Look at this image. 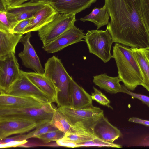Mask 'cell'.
Wrapping results in <instances>:
<instances>
[{"instance_id": "6da1fadb", "label": "cell", "mask_w": 149, "mask_h": 149, "mask_svg": "<svg viewBox=\"0 0 149 149\" xmlns=\"http://www.w3.org/2000/svg\"><path fill=\"white\" fill-rule=\"evenodd\" d=\"M111 20L106 30L113 42L131 48L149 45V33L143 21L141 0H104Z\"/></svg>"}, {"instance_id": "7a4b0ae2", "label": "cell", "mask_w": 149, "mask_h": 149, "mask_svg": "<svg viewBox=\"0 0 149 149\" xmlns=\"http://www.w3.org/2000/svg\"><path fill=\"white\" fill-rule=\"evenodd\" d=\"M112 58L115 61L118 76L128 89L134 91L141 85L142 75L131 48L116 43L113 47Z\"/></svg>"}, {"instance_id": "3957f363", "label": "cell", "mask_w": 149, "mask_h": 149, "mask_svg": "<svg viewBox=\"0 0 149 149\" xmlns=\"http://www.w3.org/2000/svg\"><path fill=\"white\" fill-rule=\"evenodd\" d=\"M44 75L54 84L57 91L58 108L70 106V76L61 59L55 56L49 58L45 64Z\"/></svg>"}, {"instance_id": "277c9868", "label": "cell", "mask_w": 149, "mask_h": 149, "mask_svg": "<svg viewBox=\"0 0 149 149\" xmlns=\"http://www.w3.org/2000/svg\"><path fill=\"white\" fill-rule=\"evenodd\" d=\"M56 109L51 103L40 107H0V120L17 119L26 120L35 123L37 127L51 121Z\"/></svg>"}, {"instance_id": "5b68a950", "label": "cell", "mask_w": 149, "mask_h": 149, "mask_svg": "<svg viewBox=\"0 0 149 149\" xmlns=\"http://www.w3.org/2000/svg\"><path fill=\"white\" fill-rule=\"evenodd\" d=\"M84 39L89 53L96 55L105 63L112 58L111 51L113 42L108 30H88Z\"/></svg>"}, {"instance_id": "8992f818", "label": "cell", "mask_w": 149, "mask_h": 149, "mask_svg": "<svg viewBox=\"0 0 149 149\" xmlns=\"http://www.w3.org/2000/svg\"><path fill=\"white\" fill-rule=\"evenodd\" d=\"M75 15L58 13L51 21L40 29L38 35L43 45L53 41L74 25Z\"/></svg>"}, {"instance_id": "52a82bcc", "label": "cell", "mask_w": 149, "mask_h": 149, "mask_svg": "<svg viewBox=\"0 0 149 149\" xmlns=\"http://www.w3.org/2000/svg\"><path fill=\"white\" fill-rule=\"evenodd\" d=\"M57 109L72 125H74L78 122H81L88 129L99 118L104 115L102 110L93 105L77 109L68 106Z\"/></svg>"}, {"instance_id": "ba28073f", "label": "cell", "mask_w": 149, "mask_h": 149, "mask_svg": "<svg viewBox=\"0 0 149 149\" xmlns=\"http://www.w3.org/2000/svg\"><path fill=\"white\" fill-rule=\"evenodd\" d=\"M0 92L14 96L32 97L50 102L47 95L33 84L21 70L18 78L8 89L5 92Z\"/></svg>"}, {"instance_id": "9c48e42d", "label": "cell", "mask_w": 149, "mask_h": 149, "mask_svg": "<svg viewBox=\"0 0 149 149\" xmlns=\"http://www.w3.org/2000/svg\"><path fill=\"white\" fill-rule=\"evenodd\" d=\"M14 53L0 57V91H7L20 72L19 64Z\"/></svg>"}, {"instance_id": "30bf717a", "label": "cell", "mask_w": 149, "mask_h": 149, "mask_svg": "<svg viewBox=\"0 0 149 149\" xmlns=\"http://www.w3.org/2000/svg\"><path fill=\"white\" fill-rule=\"evenodd\" d=\"M85 35L83 30L74 24L53 41L43 45L42 48L49 53L56 52L70 45L83 41Z\"/></svg>"}, {"instance_id": "8fae6325", "label": "cell", "mask_w": 149, "mask_h": 149, "mask_svg": "<svg viewBox=\"0 0 149 149\" xmlns=\"http://www.w3.org/2000/svg\"><path fill=\"white\" fill-rule=\"evenodd\" d=\"M31 32L25 34L20 42L24 45L23 50L18 54V56L22 61V65L35 72L43 74L45 69L42 66L40 59L33 47L30 43Z\"/></svg>"}, {"instance_id": "7c38bea8", "label": "cell", "mask_w": 149, "mask_h": 149, "mask_svg": "<svg viewBox=\"0 0 149 149\" xmlns=\"http://www.w3.org/2000/svg\"><path fill=\"white\" fill-rule=\"evenodd\" d=\"M47 3L30 1L17 6L8 8L7 15L13 29L19 21L32 18Z\"/></svg>"}, {"instance_id": "4fadbf2b", "label": "cell", "mask_w": 149, "mask_h": 149, "mask_svg": "<svg viewBox=\"0 0 149 149\" xmlns=\"http://www.w3.org/2000/svg\"><path fill=\"white\" fill-rule=\"evenodd\" d=\"M34 122L23 119L0 120V140L15 134H22L36 128Z\"/></svg>"}, {"instance_id": "5bb4252c", "label": "cell", "mask_w": 149, "mask_h": 149, "mask_svg": "<svg viewBox=\"0 0 149 149\" xmlns=\"http://www.w3.org/2000/svg\"><path fill=\"white\" fill-rule=\"evenodd\" d=\"M89 130L95 136L111 143H113L122 136L120 130L112 125L104 115L94 123Z\"/></svg>"}, {"instance_id": "9a60e30c", "label": "cell", "mask_w": 149, "mask_h": 149, "mask_svg": "<svg viewBox=\"0 0 149 149\" xmlns=\"http://www.w3.org/2000/svg\"><path fill=\"white\" fill-rule=\"evenodd\" d=\"M51 103L30 97L14 96L0 92V107H40Z\"/></svg>"}, {"instance_id": "2e32d148", "label": "cell", "mask_w": 149, "mask_h": 149, "mask_svg": "<svg viewBox=\"0 0 149 149\" xmlns=\"http://www.w3.org/2000/svg\"><path fill=\"white\" fill-rule=\"evenodd\" d=\"M96 0H48L58 13L76 15L89 7Z\"/></svg>"}, {"instance_id": "e0dca14e", "label": "cell", "mask_w": 149, "mask_h": 149, "mask_svg": "<svg viewBox=\"0 0 149 149\" xmlns=\"http://www.w3.org/2000/svg\"><path fill=\"white\" fill-rule=\"evenodd\" d=\"M58 13L53 7L47 3L34 15L30 23L25 28L23 34L38 31L51 21Z\"/></svg>"}, {"instance_id": "ac0fdd59", "label": "cell", "mask_w": 149, "mask_h": 149, "mask_svg": "<svg viewBox=\"0 0 149 149\" xmlns=\"http://www.w3.org/2000/svg\"><path fill=\"white\" fill-rule=\"evenodd\" d=\"M22 71L33 84L47 95L50 102L56 103L57 94L56 88L53 83L44 74Z\"/></svg>"}, {"instance_id": "d6986e66", "label": "cell", "mask_w": 149, "mask_h": 149, "mask_svg": "<svg viewBox=\"0 0 149 149\" xmlns=\"http://www.w3.org/2000/svg\"><path fill=\"white\" fill-rule=\"evenodd\" d=\"M70 107L74 109H81L93 106L91 95L79 86L72 77L70 83Z\"/></svg>"}, {"instance_id": "ffe728a7", "label": "cell", "mask_w": 149, "mask_h": 149, "mask_svg": "<svg viewBox=\"0 0 149 149\" xmlns=\"http://www.w3.org/2000/svg\"><path fill=\"white\" fill-rule=\"evenodd\" d=\"M142 75L141 85L149 92V45L141 48H131Z\"/></svg>"}, {"instance_id": "44dd1931", "label": "cell", "mask_w": 149, "mask_h": 149, "mask_svg": "<svg viewBox=\"0 0 149 149\" xmlns=\"http://www.w3.org/2000/svg\"><path fill=\"white\" fill-rule=\"evenodd\" d=\"M23 35L0 29V57L15 54L16 47L20 42Z\"/></svg>"}, {"instance_id": "7402d4cb", "label": "cell", "mask_w": 149, "mask_h": 149, "mask_svg": "<svg viewBox=\"0 0 149 149\" xmlns=\"http://www.w3.org/2000/svg\"><path fill=\"white\" fill-rule=\"evenodd\" d=\"M120 81L118 76L111 77L105 73L93 77V82L96 85L111 94L122 92L124 86L120 84Z\"/></svg>"}, {"instance_id": "603a6c76", "label": "cell", "mask_w": 149, "mask_h": 149, "mask_svg": "<svg viewBox=\"0 0 149 149\" xmlns=\"http://www.w3.org/2000/svg\"><path fill=\"white\" fill-rule=\"evenodd\" d=\"M95 136L87 128L77 132L67 133L61 139L56 141L59 146L69 148H76L79 143L91 140Z\"/></svg>"}, {"instance_id": "cb8c5ba5", "label": "cell", "mask_w": 149, "mask_h": 149, "mask_svg": "<svg viewBox=\"0 0 149 149\" xmlns=\"http://www.w3.org/2000/svg\"><path fill=\"white\" fill-rule=\"evenodd\" d=\"M51 122L56 128L65 134L77 132L87 128L81 122L72 125L57 108Z\"/></svg>"}, {"instance_id": "d4e9b609", "label": "cell", "mask_w": 149, "mask_h": 149, "mask_svg": "<svg viewBox=\"0 0 149 149\" xmlns=\"http://www.w3.org/2000/svg\"><path fill=\"white\" fill-rule=\"evenodd\" d=\"M110 17L105 5L101 8H94L91 12L84 17L80 19L81 21H88L94 23L97 26V29L109 23Z\"/></svg>"}, {"instance_id": "484cf974", "label": "cell", "mask_w": 149, "mask_h": 149, "mask_svg": "<svg viewBox=\"0 0 149 149\" xmlns=\"http://www.w3.org/2000/svg\"><path fill=\"white\" fill-rule=\"evenodd\" d=\"M96 146L120 148L122 146L120 145L110 142L95 137L93 139L86 141L77 143L76 147H81Z\"/></svg>"}, {"instance_id": "4316f807", "label": "cell", "mask_w": 149, "mask_h": 149, "mask_svg": "<svg viewBox=\"0 0 149 149\" xmlns=\"http://www.w3.org/2000/svg\"><path fill=\"white\" fill-rule=\"evenodd\" d=\"M65 134L63 132L57 130L37 136L35 138L39 139L44 143H47L52 141H56L63 138Z\"/></svg>"}, {"instance_id": "83f0119b", "label": "cell", "mask_w": 149, "mask_h": 149, "mask_svg": "<svg viewBox=\"0 0 149 149\" xmlns=\"http://www.w3.org/2000/svg\"><path fill=\"white\" fill-rule=\"evenodd\" d=\"M58 130L52 124L51 121L36 127L34 130L26 134L27 139L34 137L48 132Z\"/></svg>"}, {"instance_id": "f1b7e54d", "label": "cell", "mask_w": 149, "mask_h": 149, "mask_svg": "<svg viewBox=\"0 0 149 149\" xmlns=\"http://www.w3.org/2000/svg\"><path fill=\"white\" fill-rule=\"evenodd\" d=\"M94 92L91 93V95L93 100H95L100 104L107 106L113 109L110 104V101L109 99L100 90L94 87H93Z\"/></svg>"}, {"instance_id": "f546056e", "label": "cell", "mask_w": 149, "mask_h": 149, "mask_svg": "<svg viewBox=\"0 0 149 149\" xmlns=\"http://www.w3.org/2000/svg\"><path fill=\"white\" fill-rule=\"evenodd\" d=\"M141 10L143 21L149 33V0H141Z\"/></svg>"}, {"instance_id": "4dcf8cb0", "label": "cell", "mask_w": 149, "mask_h": 149, "mask_svg": "<svg viewBox=\"0 0 149 149\" xmlns=\"http://www.w3.org/2000/svg\"><path fill=\"white\" fill-rule=\"evenodd\" d=\"M0 29L12 32V27L6 12H0Z\"/></svg>"}, {"instance_id": "1f68e13d", "label": "cell", "mask_w": 149, "mask_h": 149, "mask_svg": "<svg viewBox=\"0 0 149 149\" xmlns=\"http://www.w3.org/2000/svg\"><path fill=\"white\" fill-rule=\"evenodd\" d=\"M122 93H126L132 97L140 100L149 107V97L143 95L134 93L128 89L124 86Z\"/></svg>"}, {"instance_id": "d6a6232c", "label": "cell", "mask_w": 149, "mask_h": 149, "mask_svg": "<svg viewBox=\"0 0 149 149\" xmlns=\"http://www.w3.org/2000/svg\"><path fill=\"white\" fill-rule=\"evenodd\" d=\"M32 18L23 20L18 22L13 28L12 32L23 34L25 28L30 23Z\"/></svg>"}, {"instance_id": "836d02e7", "label": "cell", "mask_w": 149, "mask_h": 149, "mask_svg": "<svg viewBox=\"0 0 149 149\" xmlns=\"http://www.w3.org/2000/svg\"><path fill=\"white\" fill-rule=\"evenodd\" d=\"M27 142L26 140L21 141H14L4 143L0 144V148H1L15 147L25 144Z\"/></svg>"}, {"instance_id": "e575fe53", "label": "cell", "mask_w": 149, "mask_h": 149, "mask_svg": "<svg viewBox=\"0 0 149 149\" xmlns=\"http://www.w3.org/2000/svg\"><path fill=\"white\" fill-rule=\"evenodd\" d=\"M30 0H6L8 8H12L21 5Z\"/></svg>"}, {"instance_id": "d590c367", "label": "cell", "mask_w": 149, "mask_h": 149, "mask_svg": "<svg viewBox=\"0 0 149 149\" xmlns=\"http://www.w3.org/2000/svg\"><path fill=\"white\" fill-rule=\"evenodd\" d=\"M129 122L143 125L145 126H149V120L142 119L137 117H132L129 118Z\"/></svg>"}, {"instance_id": "8d00e7d4", "label": "cell", "mask_w": 149, "mask_h": 149, "mask_svg": "<svg viewBox=\"0 0 149 149\" xmlns=\"http://www.w3.org/2000/svg\"><path fill=\"white\" fill-rule=\"evenodd\" d=\"M8 8L6 1L0 0V12H6Z\"/></svg>"}, {"instance_id": "74e56055", "label": "cell", "mask_w": 149, "mask_h": 149, "mask_svg": "<svg viewBox=\"0 0 149 149\" xmlns=\"http://www.w3.org/2000/svg\"><path fill=\"white\" fill-rule=\"evenodd\" d=\"M48 0H30V1L33 2L47 3Z\"/></svg>"}, {"instance_id": "f35d334b", "label": "cell", "mask_w": 149, "mask_h": 149, "mask_svg": "<svg viewBox=\"0 0 149 149\" xmlns=\"http://www.w3.org/2000/svg\"></svg>"}]
</instances>
